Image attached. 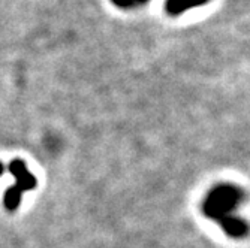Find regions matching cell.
I'll list each match as a JSON object with an SVG mask.
<instances>
[{
    "instance_id": "obj_1",
    "label": "cell",
    "mask_w": 250,
    "mask_h": 248,
    "mask_svg": "<svg viewBox=\"0 0 250 248\" xmlns=\"http://www.w3.org/2000/svg\"><path fill=\"white\" fill-rule=\"evenodd\" d=\"M243 199V190L235 184H219L204 197L202 212L208 220L219 224L226 236L241 239L249 233V223L237 212Z\"/></svg>"
},
{
    "instance_id": "obj_2",
    "label": "cell",
    "mask_w": 250,
    "mask_h": 248,
    "mask_svg": "<svg viewBox=\"0 0 250 248\" xmlns=\"http://www.w3.org/2000/svg\"><path fill=\"white\" fill-rule=\"evenodd\" d=\"M9 172L15 176V179H17L15 186L21 191L33 190L36 187V178L27 171V168H26V165L22 160H20V159L12 160L11 165H9Z\"/></svg>"
},
{
    "instance_id": "obj_3",
    "label": "cell",
    "mask_w": 250,
    "mask_h": 248,
    "mask_svg": "<svg viewBox=\"0 0 250 248\" xmlns=\"http://www.w3.org/2000/svg\"><path fill=\"white\" fill-rule=\"evenodd\" d=\"M207 2H210V0H167L165 9L169 15H180L192 8L206 5Z\"/></svg>"
},
{
    "instance_id": "obj_4",
    "label": "cell",
    "mask_w": 250,
    "mask_h": 248,
    "mask_svg": "<svg viewBox=\"0 0 250 248\" xmlns=\"http://www.w3.org/2000/svg\"><path fill=\"white\" fill-rule=\"evenodd\" d=\"M21 190L17 186H12L11 189L6 190L5 193V207L9 211H15L20 205V200H21Z\"/></svg>"
},
{
    "instance_id": "obj_5",
    "label": "cell",
    "mask_w": 250,
    "mask_h": 248,
    "mask_svg": "<svg viewBox=\"0 0 250 248\" xmlns=\"http://www.w3.org/2000/svg\"><path fill=\"white\" fill-rule=\"evenodd\" d=\"M112 3H114L116 6L119 8H123V9H129L132 6H135V2L133 0H111Z\"/></svg>"
},
{
    "instance_id": "obj_6",
    "label": "cell",
    "mask_w": 250,
    "mask_h": 248,
    "mask_svg": "<svg viewBox=\"0 0 250 248\" xmlns=\"http://www.w3.org/2000/svg\"><path fill=\"white\" fill-rule=\"evenodd\" d=\"M135 2V5H143V3H147L148 0H133Z\"/></svg>"
},
{
    "instance_id": "obj_7",
    "label": "cell",
    "mask_w": 250,
    "mask_h": 248,
    "mask_svg": "<svg viewBox=\"0 0 250 248\" xmlns=\"http://www.w3.org/2000/svg\"><path fill=\"white\" fill-rule=\"evenodd\" d=\"M3 172H5V166L2 165V162H0V176L3 175Z\"/></svg>"
}]
</instances>
